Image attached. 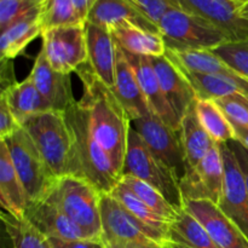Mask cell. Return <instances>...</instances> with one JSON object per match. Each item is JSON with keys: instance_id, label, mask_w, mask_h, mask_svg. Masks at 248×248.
Segmentation results:
<instances>
[{"instance_id": "1", "label": "cell", "mask_w": 248, "mask_h": 248, "mask_svg": "<svg viewBox=\"0 0 248 248\" xmlns=\"http://www.w3.org/2000/svg\"><path fill=\"white\" fill-rule=\"evenodd\" d=\"M77 73L82 84V96L79 101L89 113L92 132L121 178L131 128L130 118L113 90L98 79L87 63Z\"/></svg>"}, {"instance_id": "2", "label": "cell", "mask_w": 248, "mask_h": 248, "mask_svg": "<svg viewBox=\"0 0 248 248\" xmlns=\"http://www.w3.org/2000/svg\"><path fill=\"white\" fill-rule=\"evenodd\" d=\"M63 113L72 138L70 176L90 182L102 194L110 193L120 182V177L92 132L86 108L75 99Z\"/></svg>"}, {"instance_id": "3", "label": "cell", "mask_w": 248, "mask_h": 248, "mask_svg": "<svg viewBox=\"0 0 248 248\" xmlns=\"http://www.w3.org/2000/svg\"><path fill=\"white\" fill-rule=\"evenodd\" d=\"M102 193L90 182L75 176L58 179L48 195L79 228L86 240H102Z\"/></svg>"}, {"instance_id": "4", "label": "cell", "mask_w": 248, "mask_h": 248, "mask_svg": "<svg viewBox=\"0 0 248 248\" xmlns=\"http://www.w3.org/2000/svg\"><path fill=\"white\" fill-rule=\"evenodd\" d=\"M52 173L57 178L70 176L72 138L63 111L50 110L31 116L22 123Z\"/></svg>"}, {"instance_id": "5", "label": "cell", "mask_w": 248, "mask_h": 248, "mask_svg": "<svg viewBox=\"0 0 248 248\" xmlns=\"http://www.w3.org/2000/svg\"><path fill=\"white\" fill-rule=\"evenodd\" d=\"M157 26L170 51L215 50L230 41L229 36L215 24L181 7L170 9Z\"/></svg>"}, {"instance_id": "6", "label": "cell", "mask_w": 248, "mask_h": 248, "mask_svg": "<svg viewBox=\"0 0 248 248\" xmlns=\"http://www.w3.org/2000/svg\"><path fill=\"white\" fill-rule=\"evenodd\" d=\"M12 164L23 186L28 203L43 201L52 193L58 179L23 127L5 138Z\"/></svg>"}, {"instance_id": "7", "label": "cell", "mask_w": 248, "mask_h": 248, "mask_svg": "<svg viewBox=\"0 0 248 248\" xmlns=\"http://www.w3.org/2000/svg\"><path fill=\"white\" fill-rule=\"evenodd\" d=\"M101 219L107 248H165L161 234L140 223L109 193L101 195Z\"/></svg>"}, {"instance_id": "8", "label": "cell", "mask_w": 248, "mask_h": 248, "mask_svg": "<svg viewBox=\"0 0 248 248\" xmlns=\"http://www.w3.org/2000/svg\"><path fill=\"white\" fill-rule=\"evenodd\" d=\"M124 174H132L154 186L176 208L184 207V200L176 174L153 154L144 140L132 126L128 132Z\"/></svg>"}, {"instance_id": "9", "label": "cell", "mask_w": 248, "mask_h": 248, "mask_svg": "<svg viewBox=\"0 0 248 248\" xmlns=\"http://www.w3.org/2000/svg\"><path fill=\"white\" fill-rule=\"evenodd\" d=\"M131 126L140 133L153 154L161 160L181 182L186 173V159L181 132L166 125L154 113L131 121Z\"/></svg>"}, {"instance_id": "10", "label": "cell", "mask_w": 248, "mask_h": 248, "mask_svg": "<svg viewBox=\"0 0 248 248\" xmlns=\"http://www.w3.org/2000/svg\"><path fill=\"white\" fill-rule=\"evenodd\" d=\"M43 47L51 67L63 74L77 72L87 63L85 26L62 27L44 31Z\"/></svg>"}, {"instance_id": "11", "label": "cell", "mask_w": 248, "mask_h": 248, "mask_svg": "<svg viewBox=\"0 0 248 248\" xmlns=\"http://www.w3.org/2000/svg\"><path fill=\"white\" fill-rule=\"evenodd\" d=\"M184 202L189 200H208L219 205L224 186V167L219 143L207 153L195 169L188 170L179 182Z\"/></svg>"}, {"instance_id": "12", "label": "cell", "mask_w": 248, "mask_h": 248, "mask_svg": "<svg viewBox=\"0 0 248 248\" xmlns=\"http://www.w3.org/2000/svg\"><path fill=\"white\" fill-rule=\"evenodd\" d=\"M223 167L224 186L218 207L232 219L248 239V189L244 172L240 167L236 155L228 143H219Z\"/></svg>"}, {"instance_id": "13", "label": "cell", "mask_w": 248, "mask_h": 248, "mask_svg": "<svg viewBox=\"0 0 248 248\" xmlns=\"http://www.w3.org/2000/svg\"><path fill=\"white\" fill-rule=\"evenodd\" d=\"M184 11L211 22L229 36L230 41L248 39V19L235 0H174Z\"/></svg>"}, {"instance_id": "14", "label": "cell", "mask_w": 248, "mask_h": 248, "mask_svg": "<svg viewBox=\"0 0 248 248\" xmlns=\"http://www.w3.org/2000/svg\"><path fill=\"white\" fill-rule=\"evenodd\" d=\"M184 207L202 224L218 248H248L244 232L212 201L189 200Z\"/></svg>"}, {"instance_id": "15", "label": "cell", "mask_w": 248, "mask_h": 248, "mask_svg": "<svg viewBox=\"0 0 248 248\" xmlns=\"http://www.w3.org/2000/svg\"><path fill=\"white\" fill-rule=\"evenodd\" d=\"M111 90L131 121L153 114L149 103L140 89L137 75L126 58L124 50L119 45H116L115 48V78Z\"/></svg>"}, {"instance_id": "16", "label": "cell", "mask_w": 248, "mask_h": 248, "mask_svg": "<svg viewBox=\"0 0 248 248\" xmlns=\"http://www.w3.org/2000/svg\"><path fill=\"white\" fill-rule=\"evenodd\" d=\"M24 218L47 239H60L64 241L86 240L81 230L48 196L43 201L28 203Z\"/></svg>"}, {"instance_id": "17", "label": "cell", "mask_w": 248, "mask_h": 248, "mask_svg": "<svg viewBox=\"0 0 248 248\" xmlns=\"http://www.w3.org/2000/svg\"><path fill=\"white\" fill-rule=\"evenodd\" d=\"M152 62L162 92L181 123L189 107L198 99L195 90L181 68L167 55L152 57Z\"/></svg>"}, {"instance_id": "18", "label": "cell", "mask_w": 248, "mask_h": 248, "mask_svg": "<svg viewBox=\"0 0 248 248\" xmlns=\"http://www.w3.org/2000/svg\"><path fill=\"white\" fill-rule=\"evenodd\" d=\"M124 52L137 75L140 89H142L153 113L159 116L166 125L173 128L174 131L181 132V123L162 92L154 65H153L152 57L133 55V53L126 52V51Z\"/></svg>"}, {"instance_id": "19", "label": "cell", "mask_w": 248, "mask_h": 248, "mask_svg": "<svg viewBox=\"0 0 248 248\" xmlns=\"http://www.w3.org/2000/svg\"><path fill=\"white\" fill-rule=\"evenodd\" d=\"M29 77L52 110L64 111L75 101L70 85V75L53 69L43 50L39 52Z\"/></svg>"}, {"instance_id": "20", "label": "cell", "mask_w": 248, "mask_h": 248, "mask_svg": "<svg viewBox=\"0 0 248 248\" xmlns=\"http://www.w3.org/2000/svg\"><path fill=\"white\" fill-rule=\"evenodd\" d=\"M85 35L87 46V64L101 81L113 89L115 78V48L110 31L86 22Z\"/></svg>"}, {"instance_id": "21", "label": "cell", "mask_w": 248, "mask_h": 248, "mask_svg": "<svg viewBox=\"0 0 248 248\" xmlns=\"http://www.w3.org/2000/svg\"><path fill=\"white\" fill-rule=\"evenodd\" d=\"M86 22L108 31L115 27L128 24L152 33L161 34L159 27L127 0H97Z\"/></svg>"}, {"instance_id": "22", "label": "cell", "mask_w": 248, "mask_h": 248, "mask_svg": "<svg viewBox=\"0 0 248 248\" xmlns=\"http://www.w3.org/2000/svg\"><path fill=\"white\" fill-rule=\"evenodd\" d=\"M165 248H218L205 228L186 210L179 208L164 240Z\"/></svg>"}, {"instance_id": "23", "label": "cell", "mask_w": 248, "mask_h": 248, "mask_svg": "<svg viewBox=\"0 0 248 248\" xmlns=\"http://www.w3.org/2000/svg\"><path fill=\"white\" fill-rule=\"evenodd\" d=\"M1 97L6 101L19 125L31 116L52 110L29 75L23 81L7 85L2 90Z\"/></svg>"}, {"instance_id": "24", "label": "cell", "mask_w": 248, "mask_h": 248, "mask_svg": "<svg viewBox=\"0 0 248 248\" xmlns=\"http://www.w3.org/2000/svg\"><path fill=\"white\" fill-rule=\"evenodd\" d=\"M0 202L7 213L17 218H24L27 196L18 174L12 164L5 140L0 144Z\"/></svg>"}, {"instance_id": "25", "label": "cell", "mask_w": 248, "mask_h": 248, "mask_svg": "<svg viewBox=\"0 0 248 248\" xmlns=\"http://www.w3.org/2000/svg\"><path fill=\"white\" fill-rule=\"evenodd\" d=\"M196 99L181 121V137L186 159V171L195 169L199 162L218 143L211 138L199 120L196 111Z\"/></svg>"}, {"instance_id": "26", "label": "cell", "mask_w": 248, "mask_h": 248, "mask_svg": "<svg viewBox=\"0 0 248 248\" xmlns=\"http://www.w3.org/2000/svg\"><path fill=\"white\" fill-rule=\"evenodd\" d=\"M114 41L126 52L148 57H162L166 55L164 38L159 33L144 31L135 26H119L110 29Z\"/></svg>"}, {"instance_id": "27", "label": "cell", "mask_w": 248, "mask_h": 248, "mask_svg": "<svg viewBox=\"0 0 248 248\" xmlns=\"http://www.w3.org/2000/svg\"><path fill=\"white\" fill-rule=\"evenodd\" d=\"M39 35H43L40 11L34 12L15 22L14 24L1 31V38H0L1 60L4 62H7V61L10 62L16 58Z\"/></svg>"}, {"instance_id": "28", "label": "cell", "mask_w": 248, "mask_h": 248, "mask_svg": "<svg viewBox=\"0 0 248 248\" xmlns=\"http://www.w3.org/2000/svg\"><path fill=\"white\" fill-rule=\"evenodd\" d=\"M196 111L201 125L208 135L217 143H227L235 140V131L232 123L217 102L213 99H199L196 102Z\"/></svg>"}, {"instance_id": "29", "label": "cell", "mask_w": 248, "mask_h": 248, "mask_svg": "<svg viewBox=\"0 0 248 248\" xmlns=\"http://www.w3.org/2000/svg\"><path fill=\"white\" fill-rule=\"evenodd\" d=\"M111 196L116 199L131 215L135 218H137L140 223H143L144 225L149 227L150 229L155 230L159 234H161L164 236L166 235L167 228H169L170 222L169 220L164 219L162 217L157 216L156 213L153 210H150L144 202L140 200L130 189L126 186H124L121 182H119L118 186L110 191Z\"/></svg>"}, {"instance_id": "30", "label": "cell", "mask_w": 248, "mask_h": 248, "mask_svg": "<svg viewBox=\"0 0 248 248\" xmlns=\"http://www.w3.org/2000/svg\"><path fill=\"white\" fill-rule=\"evenodd\" d=\"M120 182L124 186H127L142 202H144L157 216L169 220V222L176 218L179 208L174 207L154 186L140 181L132 174H124L120 178Z\"/></svg>"}, {"instance_id": "31", "label": "cell", "mask_w": 248, "mask_h": 248, "mask_svg": "<svg viewBox=\"0 0 248 248\" xmlns=\"http://www.w3.org/2000/svg\"><path fill=\"white\" fill-rule=\"evenodd\" d=\"M5 230L11 240V248H51L50 241L26 218H17L7 212L1 213Z\"/></svg>"}, {"instance_id": "32", "label": "cell", "mask_w": 248, "mask_h": 248, "mask_svg": "<svg viewBox=\"0 0 248 248\" xmlns=\"http://www.w3.org/2000/svg\"><path fill=\"white\" fill-rule=\"evenodd\" d=\"M40 24L44 33L50 29L84 23L77 15L72 0H45L41 5Z\"/></svg>"}, {"instance_id": "33", "label": "cell", "mask_w": 248, "mask_h": 248, "mask_svg": "<svg viewBox=\"0 0 248 248\" xmlns=\"http://www.w3.org/2000/svg\"><path fill=\"white\" fill-rule=\"evenodd\" d=\"M212 51L232 69L248 79V39L227 41Z\"/></svg>"}, {"instance_id": "34", "label": "cell", "mask_w": 248, "mask_h": 248, "mask_svg": "<svg viewBox=\"0 0 248 248\" xmlns=\"http://www.w3.org/2000/svg\"><path fill=\"white\" fill-rule=\"evenodd\" d=\"M40 9L41 5L34 0H0V29L4 31Z\"/></svg>"}, {"instance_id": "35", "label": "cell", "mask_w": 248, "mask_h": 248, "mask_svg": "<svg viewBox=\"0 0 248 248\" xmlns=\"http://www.w3.org/2000/svg\"><path fill=\"white\" fill-rule=\"evenodd\" d=\"M216 102L230 121L248 126V99L240 96H228L216 99Z\"/></svg>"}, {"instance_id": "36", "label": "cell", "mask_w": 248, "mask_h": 248, "mask_svg": "<svg viewBox=\"0 0 248 248\" xmlns=\"http://www.w3.org/2000/svg\"><path fill=\"white\" fill-rule=\"evenodd\" d=\"M137 10H140L145 17L159 24L161 17L173 7H179L174 0H127ZM159 27V26H157Z\"/></svg>"}, {"instance_id": "37", "label": "cell", "mask_w": 248, "mask_h": 248, "mask_svg": "<svg viewBox=\"0 0 248 248\" xmlns=\"http://www.w3.org/2000/svg\"><path fill=\"white\" fill-rule=\"evenodd\" d=\"M21 127L22 126L10 110L6 101L0 96V138L5 140Z\"/></svg>"}, {"instance_id": "38", "label": "cell", "mask_w": 248, "mask_h": 248, "mask_svg": "<svg viewBox=\"0 0 248 248\" xmlns=\"http://www.w3.org/2000/svg\"><path fill=\"white\" fill-rule=\"evenodd\" d=\"M51 248H106L102 240H79V241H64L60 239H48Z\"/></svg>"}, {"instance_id": "39", "label": "cell", "mask_w": 248, "mask_h": 248, "mask_svg": "<svg viewBox=\"0 0 248 248\" xmlns=\"http://www.w3.org/2000/svg\"><path fill=\"white\" fill-rule=\"evenodd\" d=\"M228 145L230 147V149L234 152V154L236 155L237 161H239L240 167H241L242 172H244L245 179H246V184H247V189H248V149L245 148L239 140H232L227 142Z\"/></svg>"}, {"instance_id": "40", "label": "cell", "mask_w": 248, "mask_h": 248, "mask_svg": "<svg viewBox=\"0 0 248 248\" xmlns=\"http://www.w3.org/2000/svg\"><path fill=\"white\" fill-rule=\"evenodd\" d=\"M72 1L80 21L85 24L87 21V17H89V14L91 12L92 7L94 6L97 0H72Z\"/></svg>"}, {"instance_id": "41", "label": "cell", "mask_w": 248, "mask_h": 248, "mask_svg": "<svg viewBox=\"0 0 248 248\" xmlns=\"http://www.w3.org/2000/svg\"><path fill=\"white\" fill-rule=\"evenodd\" d=\"M232 125V128L235 131V140H239L245 148L248 149V126L245 125H240V124L232 123L230 121Z\"/></svg>"}, {"instance_id": "42", "label": "cell", "mask_w": 248, "mask_h": 248, "mask_svg": "<svg viewBox=\"0 0 248 248\" xmlns=\"http://www.w3.org/2000/svg\"><path fill=\"white\" fill-rule=\"evenodd\" d=\"M241 15L245 17V18L248 19V2L246 5H244V7L241 9Z\"/></svg>"}, {"instance_id": "43", "label": "cell", "mask_w": 248, "mask_h": 248, "mask_svg": "<svg viewBox=\"0 0 248 248\" xmlns=\"http://www.w3.org/2000/svg\"><path fill=\"white\" fill-rule=\"evenodd\" d=\"M235 1H237V2H239V4H241L242 6H244V5L247 4L248 0H235Z\"/></svg>"}, {"instance_id": "44", "label": "cell", "mask_w": 248, "mask_h": 248, "mask_svg": "<svg viewBox=\"0 0 248 248\" xmlns=\"http://www.w3.org/2000/svg\"><path fill=\"white\" fill-rule=\"evenodd\" d=\"M34 1L38 2V4H40V5H43V4H44V1H45V0H34Z\"/></svg>"}, {"instance_id": "45", "label": "cell", "mask_w": 248, "mask_h": 248, "mask_svg": "<svg viewBox=\"0 0 248 248\" xmlns=\"http://www.w3.org/2000/svg\"><path fill=\"white\" fill-rule=\"evenodd\" d=\"M106 248H107V247H106Z\"/></svg>"}]
</instances>
